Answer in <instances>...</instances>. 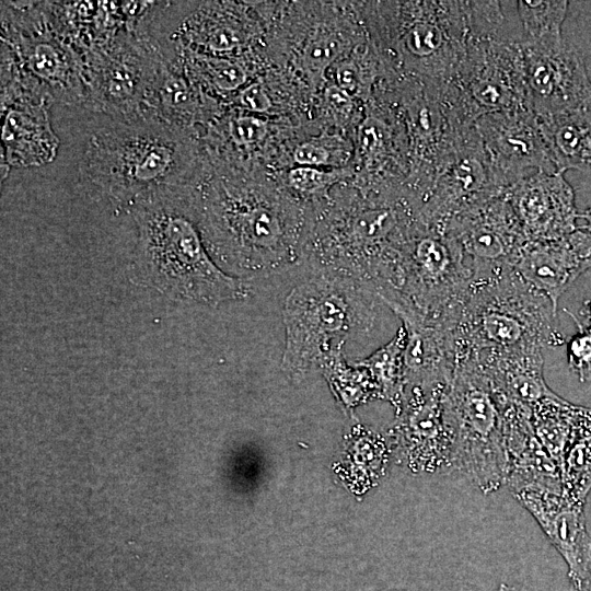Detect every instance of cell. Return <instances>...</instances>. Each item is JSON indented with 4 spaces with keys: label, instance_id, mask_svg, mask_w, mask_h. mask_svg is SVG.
<instances>
[{
    "label": "cell",
    "instance_id": "obj_1",
    "mask_svg": "<svg viewBox=\"0 0 591 591\" xmlns=\"http://www.w3.org/2000/svg\"><path fill=\"white\" fill-rule=\"evenodd\" d=\"M192 196L206 246L228 274L267 276L303 254L308 229L299 205L241 172L209 163Z\"/></svg>",
    "mask_w": 591,
    "mask_h": 591
},
{
    "label": "cell",
    "instance_id": "obj_2",
    "mask_svg": "<svg viewBox=\"0 0 591 591\" xmlns=\"http://www.w3.org/2000/svg\"><path fill=\"white\" fill-rule=\"evenodd\" d=\"M207 165L199 140L154 118L109 119L90 137L81 177L116 207L131 211L190 187Z\"/></svg>",
    "mask_w": 591,
    "mask_h": 591
},
{
    "label": "cell",
    "instance_id": "obj_3",
    "mask_svg": "<svg viewBox=\"0 0 591 591\" xmlns=\"http://www.w3.org/2000/svg\"><path fill=\"white\" fill-rule=\"evenodd\" d=\"M378 28L387 78L439 90L452 79L470 47L499 33L500 1L376 2Z\"/></svg>",
    "mask_w": 591,
    "mask_h": 591
},
{
    "label": "cell",
    "instance_id": "obj_4",
    "mask_svg": "<svg viewBox=\"0 0 591 591\" xmlns=\"http://www.w3.org/2000/svg\"><path fill=\"white\" fill-rule=\"evenodd\" d=\"M192 190L160 196L130 211L137 227L136 276L176 301L217 306L242 299L244 283L224 271L206 246Z\"/></svg>",
    "mask_w": 591,
    "mask_h": 591
},
{
    "label": "cell",
    "instance_id": "obj_5",
    "mask_svg": "<svg viewBox=\"0 0 591 591\" xmlns=\"http://www.w3.org/2000/svg\"><path fill=\"white\" fill-rule=\"evenodd\" d=\"M556 316L551 301L512 267L473 273L450 329L455 367L488 349L560 346Z\"/></svg>",
    "mask_w": 591,
    "mask_h": 591
},
{
    "label": "cell",
    "instance_id": "obj_6",
    "mask_svg": "<svg viewBox=\"0 0 591 591\" xmlns=\"http://www.w3.org/2000/svg\"><path fill=\"white\" fill-rule=\"evenodd\" d=\"M51 104L86 103L81 56L53 27L43 2H1V89Z\"/></svg>",
    "mask_w": 591,
    "mask_h": 591
},
{
    "label": "cell",
    "instance_id": "obj_7",
    "mask_svg": "<svg viewBox=\"0 0 591 591\" xmlns=\"http://www.w3.org/2000/svg\"><path fill=\"white\" fill-rule=\"evenodd\" d=\"M375 299L355 282L322 273L292 288L282 308L283 370L303 376L331 351L343 349L351 334L369 329Z\"/></svg>",
    "mask_w": 591,
    "mask_h": 591
},
{
    "label": "cell",
    "instance_id": "obj_8",
    "mask_svg": "<svg viewBox=\"0 0 591 591\" xmlns=\"http://www.w3.org/2000/svg\"><path fill=\"white\" fill-rule=\"evenodd\" d=\"M448 401L454 428L452 466L484 494L498 490L506 484L508 473L509 402L473 360L456 366Z\"/></svg>",
    "mask_w": 591,
    "mask_h": 591
},
{
    "label": "cell",
    "instance_id": "obj_9",
    "mask_svg": "<svg viewBox=\"0 0 591 591\" xmlns=\"http://www.w3.org/2000/svg\"><path fill=\"white\" fill-rule=\"evenodd\" d=\"M473 278L459 243L422 221L402 247L391 282L378 294L389 309H408L449 324L457 314Z\"/></svg>",
    "mask_w": 591,
    "mask_h": 591
},
{
    "label": "cell",
    "instance_id": "obj_10",
    "mask_svg": "<svg viewBox=\"0 0 591 591\" xmlns=\"http://www.w3.org/2000/svg\"><path fill=\"white\" fill-rule=\"evenodd\" d=\"M439 95L449 117L460 128L474 126L486 114L532 109L520 40L497 33L474 42Z\"/></svg>",
    "mask_w": 591,
    "mask_h": 591
},
{
    "label": "cell",
    "instance_id": "obj_11",
    "mask_svg": "<svg viewBox=\"0 0 591 591\" xmlns=\"http://www.w3.org/2000/svg\"><path fill=\"white\" fill-rule=\"evenodd\" d=\"M82 60L88 107L114 120L152 118L154 85L163 60L147 40L125 31Z\"/></svg>",
    "mask_w": 591,
    "mask_h": 591
},
{
    "label": "cell",
    "instance_id": "obj_12",
    "mask_svg": "<svg viewBox=\"0 0 591 591\" xmlns=\"http://www.w3.org/2000/svg\"><path fill=\"white\" fill-rule=\"evenodd\" d=\"M475 126L460 137L455 151L439 173L419 209L420 220L444 232L448 223L471 207L502 195Z\"/></svg>",
    "mask_w": 591,
    "mask_h": 591
},
{
    "label": "cell",
    "instance_id": "obj_13",
    "mask_svg": "<svg viewBox=\"0 0 591 591\" xmlns=\"http://www.w3.org/2000/svg\"><path fill=\"white\" fill-rule=\"evenodd\" d=\"M450 383L405 387L394 434L409 465L417 470L433 472L452 465L454 428L448 401Z\"/></svg>",
    "mask_w": 591,
    "mask_h": 591
},
{
    "label": "cell",
    "instance_id": "obj_14",
    "mask_svg": "<svg viewBox=\"0 0 591 591\" xmlns=\"http://www.w3.org/2000/svg\"><path fill=\"white\" fill-rule=\"evenodd\" d=\"M520 44L529 101L537 116L587 108L591 81L576 49L564 39Z\"/></svg>",
    "mask_w": 591,
    "mask_h": 591
},
{
    "label": "cell",
    "instance_id": "obj_15",
    "mask_svg": "<svg viewBox=\"0 0 591 591\" xmlns=\"http://www.w3.org/2000/svg\"><path fill=\"white\" fill-rule=\"evenodd\" d=\"M475 129L497 184L507 190L530 169L555 173L536 114L530 108L495 112L479 117Z\"/></svg>",
    "mask_w": 591,
    "mask_h": 591
},
{
    "label": "cell",
    "instance_id": "obj_16",
    "mask_svg": "<svg viewBox=\"0 0 591 591\" xmlns=\"http://www.w3.org/2000/svg\"><path fill=\"white\" fill-rule=\"evenodd\" d=\"M444 232L459 243L473 273L512 267L528 241L505 193L461 212Z\"/></svg>",
    "mask_w": 591,
    "mask_h": 591
},
{
    "label": "cell",
    "instance_id": "obj_17",
    "mask_svg": "<svg viewBox=\"0 0 591 591\" xmlns=\"http://www.w3.org/2000/svg\"><path fill=\"white\" fill-rule=\"evenodd\" d=\"M514 498L536 520L568 567V577L578 590L591 554V537L584 503L569 498L561 488L526 485L512 490Z\"/></svg>",
    "mask_w": 591,
    "mask_h": 591
},
{
    "label": "cell",
    "instance_id": "obj_18",
    "mask_svg": "<svg viewBox=\"0 0 591 591\" xmlns=\"http://www.w3.org/2000/svg\"><path fill=\"white\" fill-rule=\"evenodd\" d=\"M505 195L528 241L559 239L579 228L573 189L564 173L535 171L511 185Z\"/></svg>",
    "mask_w": 591,
    "mask_h": 591
},
{
    "label": "cell",
    "instance_id": "obj_19",
    "mask_svg": "<svg viewBox=\"0 0 591 591\" xmlns=\"http://www.w3.org/2000/svg\"><path fill=\"white\" fill-rule=\"evenodd\" d=\"M590 267L591 232L584 227L555 240L526 241L512 265L556 313L561 296Z\"/></svg>",
    "mask_w": 591,
    "mask_h": 591
},
{
    "label": "cell",
    "instance_id": "obj_20",
    "mask_svg": "<svg viewBox=\"0 0 591 591\" xmlns=\"http://www.w3.org/2000/svg\"><path fill=\"white\" fill-rule=\"evenodd\" d=\"M50 105L30 94L1 99L2 179L12 166H39L55 159L59 140L49 121Z\"/></svg>",
    "mask_w": 591,
    "mask_h": 591
},
{
    "label": "cell",
    "instance_id": "obj_21",
    "mask_svg": "<svg viewBox=\"0 0 591 591\" xmlns=\"http://www.w3.org/2000/svg\"><path fill=\"white\" fill-rule=\"evenodd\" d=\"M467 360L477 363L508 402L525 409L556 394L544 379L541 345L483 350Z\"/></svg>",
    "mask_w": 591,
    "mask_h": 591
},
{
    "label": "cell",
    "instance_id": "obj_22",
    "mask_svg": "<svg viewBox=\"0 0 591 591\" xmlns=\"http://www.w3.org/2000/svg\"><path fill=\"white\" fill-rule=\"evenodd\" d=\"M537 118L556 172L591 169V114L587 108Z\"/></svg>",
    "mask_w": 591,
    "mask_h": 591
},
{
    "label": "cell",
    "instance_id": "obj_23",
    "mask_svg": "<svg viewBox=\"0 0 591 591\" xmlns=\"http://www.w3.org/2000/svg\"><path fill=\"white\" fill-rule=\"evenodd\" d=\"M563 491L572 500L584 503L591 490V409L581 407L560 464Z\"/></svg>",
    "mask_w": 591,
    "mask_h": 591
},
{
    "label": "cell",
    "instance_id": "obj_24",
    "mask_svg": "<svg viewBox=\"0 0 591 591\" xmlns=\"http://www.w3.org/2000/svg\"><path fill=\"white\" fill-rule=\"evenodd\" d=\"M405 347L406 332L401 326L390 341L370 356L355 362L369 371L378 386L380 397L390 401L397 412L401 409L406 386Z\"/></svg>",
    "mask_w": 591,
    "mask_h": 591
},
{
    "label": "cell",
    "instance_id": "obj_25",
    "mask_svg": "<svg viewBox=\"0 0 591 591\" xmlns=\"http://www.w3.org/2000/svg\"><path fill=\"white\" fill-rule=\"evenodd\" d=\"M333 391L346 407H352L369 397H380L369 371L360 366H349L343 349L331 351L318 367Z\"/></svg>",
    "mask_w": 591,
    "mask_h": 591
},
{
    "label": "cell",
    "instance_id": "obj_26",
    "mask_svg": "<svg viewBox=\"0 0 591 591\" xmlns=\"http://www.w3.org/2000/svg\"><path fill=\"white\" fill-rule=\"evenodd\" d=\"M515 3L523 25V40L541 44L563 40L567 1L519 0Z\"/></svg>",
    "mask_w": 591,
    "mask_h": 591
},
{
    "label": "cell",
    "instance_id": "obj_27",
    "mask_svg": "<svg viewBox=\"0 0 591 591\" xmlns=\"http://www.w3.org/2000/svg\"><path fill=\"white\" fill-rule=\"evenodd\" d=\"M347 176L346 172H325L313 166H296L288 172L287 181L291 188L303 196H316Z\"/></svg>",
    "mask_w": 591,
    "mask_h": 591
},
{
    "label": "cell",
    "instance_id": "obj_28",
    "mask_svg": "<svg viewBox=\"0 0 591 591\" xmlns=\"http://www.w3.org/2000/svg\"><path fill=\"white\" fill-rule=\"evenodd\" d=\"M567 313L578 327L567 341L568 367L580 382H591V325L584 327L571 312Z\"/></svg>",
    "mask_w": 591,
    "mask_h": 591
},
{
    "label": "cell",
    "instance_id": "obj_29",
    "mask_svg": "<svg viewBox=\"0 0 591 591\" xmlns=\"http://www.w3.org/2000/svg\"><path fill=\"white\" fill-rule=\"evenodd\" d=\"M341 47L335 34H320L304 46L303 62L312 72L320 73L337 58Z\"/></svg>",
    "mask_w": 591,
    "mask_h": 591
},
{
    "label": "cell",
    "instance_id": "obj_30",
    "mask_svg": "<svg viewBox=\"0 0 591 591\" xmlns=\"http://www.w3.org/2000/svg\"><path fill=\"white\" fill-rule=\"evenodd\" d=\"M235 103L253 113H266L271 107L267 90L259 82L248 83L242 88L235 96Z\"/></svg>",
    "mask_w": 591,
    "mask_h": 591
},
{
    "label": "cell",
    "instance_id": "obj_31",
    "mask_svg": "<svg viewBox=\"0 0 591 591\" xmlns=\"http://www.w3.org/2000/svg\"><path fill=\"white\" fill-rule=\"evenodd\" d=\"M329 150L317 141H306L300 143L293 152L294 161L301 166L317 167L328 163Z\"/></svg>",
    "mask_w": 591,
    "mask_h": 591
},
{
    "label": "cell",
    "instance_id": "obj_32",
    "mask_svg": "<svg viewBox=\"0 0 591 591\" xmlns=\"http://www.w3.org/2000/svg\"><path fill=\"white\" fill-rule=\"evenodd\" d=\"M335 79L337 86L352 95L362 88L361 72L357 65L351 60L339 61L335 69Z\"/></svg>",
    "mask_w": 591,
    "mask_h": 591
},
{
    "label": "cell",
    "instance_id": "obj_33",
    "mask_svg": "<svg viewBox=\"0 0 591 591\" xmlns=\"http://www.w3.org/2000/svg\"><path fill=\"white\" fill-rule=\"evenodd\" d=\"M577 591H591V554L581 583Z\"/></svg>",
    "mask_w": 591,
    "mask_h": 591
},
{
    "label": "cell",
    "instance_id": "obj_34",
    "mask_svg": "<svg viewBox=\"0 0 591 591\" xmlns=\"http://www.w3.org/2000/svg\"><path fill=\"white\" fill-rule=\"evenodd\" d=\"M582 316H584L591 325V299L583 302V305L579 312Z\"/></svg>",
    "mask_w": 591,
    "mask_h": 591
},
{
    "label": "cell",
    "instance_id": "obj_35",
    "mask_svg": "<svg viewBox=\"0 0 591 591\" xmlns=\"http://www.w3.org/2000/svg\"><path fill=\"white\" fill-rule=\"evenodd\" d=\"M579 218L584 219L587 221V224L583 225L591 232V208L584 211L583 213L579 215Z\"/></svg>",
    "mask_w": 591,
    "mask_h": 591
},
{
    "label": "cell",
    "instance_id": "obj_36",
    "mask_svg": "<svg viewBox=\"0 0 591 591\" xmlns=\"http://www.w3.org/2000/svg\"><path fill=\"white\" fill-rule=\"evenodd\" d=\"M494 591H518V590L512 586H509L507 583H501Z\"/></svg>",
    "mask_w": 591,
    "mask_h": 591
}]
</instances>
